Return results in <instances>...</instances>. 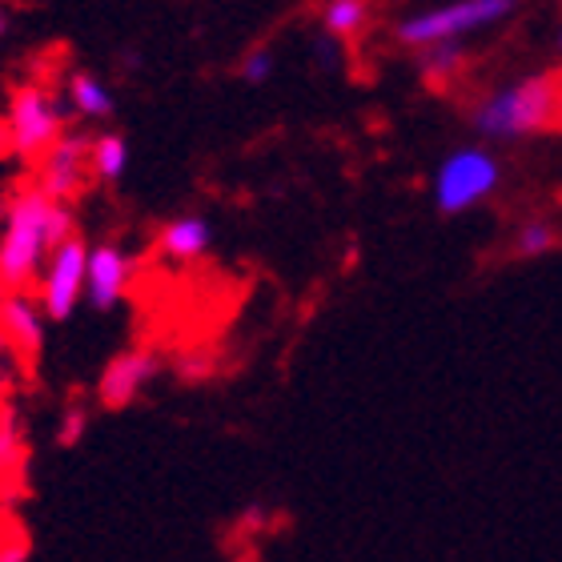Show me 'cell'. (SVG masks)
Here are the masks:
<instances>
[{"label": "cell", "mask_w": 562, "mask_h": 562, "mask_svg": "<svg viewBox=\"0 0 562 562\" xmlns=\"http://www.w3.org/2000/svg\"><path fill=\"white\" fill-rule=\"evenodd\" d=\"M4 33H9V12L0 9V36H4Z\"/></svg>", "instance_id": "cb8c5ba5"}, {"label": "cell", "mask_w": 562, "mask_h": 562, "mask_svg": "<svg viewBox=\"0 0 562 562\" xmlns=\"http://www.w3.org/2000/svg\"><path fill=\"white\" fill-rule=\"evenodd\" d=\"M554 246H559V229L551 222H542V217H530V222L518 225L510 249H515V258H547Z\"/></svg>", "instance_id": "2e32d148"}, {"label": "cell", "mask_w": 562, "mask_h": 562, "mask_svg": "<svg viewBox=\"0 0 562 562\" xmlns=\"http://www.w3.org/2000/svg\"><path fill=\"white\" fill-rule=\"evenodd\" d=\"M161 370H165V358H161V350H153V346L121 350L117 358L101 370V378H97V398H101L105 411H125V406H133V402L140 398V390L149 386Z\"/></svg>", "instance_id": "52a82bcc"}, {"label": "cell", "mask_w": 562, "mask_h": 562, "mask_svg": "<svg viewBox=\"0 0 562 562\" xmlns=\"http://www.w3.org/2000/svg\"><path fill=\"white\" fill-rule=\"evenodd\" d=\"M153 249L165 261H198L213 249V225L205 217H198V213L169 217L153 237Z\"/></svg>", "instance_id": "8fae6325"}, {"label": "cell", "mask_w": 562, "mask_h": 562, "mask_svg": "<svg viewBox=\"0 0 562 562\" xmlns=\"http://www.w3.org/2000/svg\"><path fill=\"white\" fill-rule=\"evenodd\" d=\"M89 169L101 186H113L125 177L130 169V140L121 137V133H97L93 137V157H89Z\"/></svg>", "instance_id": "4fadbf2b"}, {"label": "cell", "mask_w": 562, "mask_h": 562, "mask_svg": "<svg viewBox=\"0 0 562 562\" xmlns=\"http://www.w3.org/2000/svg\"><path fill=\"white\" fill-rule=\"evenodd\" d=\"M85 281H89V246L81 234H72L69 241H60L48 254L45 278H41V305H45L48 322H69L77 314Z\"/></svg>", "instance_id": "8992f818"}, {"label": "cell", "mask_w": 562, "mask_h": 562, "mask_svg": "<svg viewBox=\"0 0 562 562\" xmlns=\"http://www.w3.org/2000/svg\"><path fill=\"white\" fill-rule=\"evenodd\" d=\"M0 510H4V498H0Z\"/></svg>", "instance_id": "484cf974"}, {"label": "cell", "mask_w": 562, "mask_h": 562, "mask_svg": "<svg viewBox=\"0 0 562 562\" xmlns=\"http://www.w3.org/2000/svg\"><path fill=\"white\" fill-rule=\"evenodd\" d=\"M69 105L81 113L85 121H105L113 117V93L105 89V81H97L93 72H72L69 77Z\"/></svg>", "instance_id": "7c38bea8"}, {"label": "cell", "mask_w": 562, "mask_h": 562, "mask_svg": "<svg viewBox=\"0 0 562 562\" xmlns=\"http://www.w3.org/2000/svg\"><path fill=\"white\" fill-rule=\"evenodd\" d=\"M554 125H562V81H559V121Z\"/></svg>", "instance_id": "d4e9b609"}, {"label": "cell", "mask_w": 562, "mask_h": 562, "mask_svg": "<svg viewBox=\"0 0 562 562\" xmlns=\"http://www.w3.org/2000/svg\"><path fill=\"white\" fill-rule=\"evenodd\" d=\"M559 45H562V36H559Z\"/></svg>", "instance_id": "4316f807"}, {"label": "cell", "mask_w": 562, "mask_h": 562, "mask_svg": "<svg viewBox=\"0 0 562 562\" xmlns=\"http://www.w3.org/2000/svg\"><path fill=\"white\" fill-rule=\"evenodd\" d=\"M559 121V77L539 72L491 93L474 109V130L491 140H518Z\"/></svg>", "instance_id": "7a4b0ae2"}, {"label": "cell", "mask_w": 562, "mask_h": 562, "mask_svg": "<svg viewBox=\"0 0 562 562\" xmlns=\"http://www.w3.org/2000/svg\"><path fill=\"white\" fill-rule=\"evenodd\" d=\"M366 24V0H329L326 4V33L353 36Z\"/></svg>", "instance_id": "ac0fdd59"}, {"label": "cell", "mask_w": 562, "mask_h": 562, "mask_svg": "<svg viewBox=\"0 0 562 562\" xmlns=\"http://www.w3.org/2000/svg\"><path fill=\"white\" fill-rule=\"evenodd\" d=\"M29 458V430H24L21 411L12 402H0V479L9 470H21Z\"/></svg>", "instance_id": "5bb4252c"}, {"label": "cell", "mask_w": 562, "mask_h": 562, "mask_svg": "<svg viewBox=\"0 0 562 562\" xmlns=\"http://www.w3.org/2000/svg\"><path fill=\"white\" fill-rule=\"evenodd\" d=\"M314 57L322 69H338V41H334V33H326L322 41L314 45Z\"/></svg>", "instance_id": "7402d4cb"}, {"label": "cell", "mask_w": 562, "mask_h": 562, "mask_svg": "<svg viewBox=\"0 0 562 562\" xmlns=\"http://www.w3.org/2000/svg\"><path fill=\"white\" fill-rule=\"evenodd\" d=\"M515 12V0H450L442 9H426L418 16H406L398 24V41L414 48L438 45V41H458L467 33H479L486 24H498Z\"/></svg>", "instance_id": "5b68a950"}, {"label": "cell", "mask_w": 562, "mask_h": 562, "mask_svg": "<svg viewBox=\"0 0 562 562\" xmlns=\"http://www.w3.org/2000/svg\"><path fill=\"white\" fill-rule=\"evenodd\" d=\"M418 65H422V72L426 77H450V72H458L462 69V45L458 41H438V45H426L422 48V57H418Z\"/></svg>", "instance_id": "e0dca14e"}, {"label": "cell", "mask_w": 562, "mask_h": 562, "mask_svg": "<svg viewBox=\"0 0 562 562\" xmlns=\"http://www.w3.org/2000/svg\"><path fill=\"white\" fill-rule=\"evenodd\" d=\"M213 374H217V350H210V346H189L173 358V378L181 386H201Z\"/></svg>", "instance_id": "9a60e30c"}, {"label": "cell", "mask_w": 562, "mask_h": 562, "mask_svg": "<svg viewBox=\"0 0 562 562\" xmlns=\"http://www.w3.org/2000/svg\"><path fill=\"white\" fill-rule=\"evenodd\" d=\"M133 273H137V261L117 246V241H101V246L89 249V281H85V297L97 314H113L125 293L133 285Z\"/></svg>", "instance_id": "30bf717a"}, {"label": "cell", "mask_w": 562, "mask_h": 562, "mask_svg": "<svg viewBox=\"0 0 562 562\" xmlns=\"http://www.w3.org/2000/svg\"><path fill=\"white\" fill-rule=\"evenodd\" d=\"M273 77V53L270 48H254L241 60V81L246 85H266Z\"/></svg>", "instance_id": "ffe728a7"}, {"label": "cell", "mask_w": 562, "mask_h": 562, "mask_svg": "<svg viewBox=\"0 0 562 562\" xmlns=\"http://www.w3.org/2000/svg\"><path fill=\"white\" fill-rule=\"evenodd\" d=\"M9 394V353L0 350V398Z\"/></svg>", "instance_id": "603a6c76"}, {"label": "cell", "mask_w": 562, "mask_h": 562, "mask_svg": "<svg viewBox=\"0 0 562 562\" xmlns=\"http://www.w3.org/2000/svg\"><path fill=\"white\" fill-rule=\"evenodd\" d=\"M89 157H93V137H85V133H65V137H60L57 145L41 157L36 186L45 189L48 198L69 201L72 205V201L81 198L85 181L93 177Z\"/></svg>", "instance_id": "ba28073f"}, {"label": "cell", "mask_w": 562, "mask_h": 562, "mask_svg": "<svg viewBox=\"0 0 562 562\" xmlns=\"http://www.w3.org/2000/svg\"><path fill=\"white\" fill-rule=\"evenodd\" d=\"M503 186V165L494 157L491 149H482V145H462L438 165V173H434V205L438 213H467L474 205L498 193Z\"/></svg>", "instance_id": "277c9868"}, {"label": "cell", "mask_w": 562, "mask_h": 562, "mask_svg": "<svg viewBox=\"0 0 562 562\" xmlns=\"http://www.w3.org/2000/svg\"><path fill=\"white\" fill-rule=\"evenodd\" d=\"M29 554H33V539L24 530L0 535V562H29Z\"/></svg>", "instance_id": "44dd1931"}, {"label": "cell", "mask_w": 562, "mask_h": 562, "mask_svg": "<svg viewBox=\"0 0 562 562\" xmlns=\"http://www.w3.org/2000/svg\"><path fill=\"white\" fill-rule=\"evenodd\" d=\"M48 198L45 189L16 186L0 205V293H24L41 273L48 246Z\"/></svg>", "instance_id": "6da1fadb"}, {"label": "cell", "mask_w": 562, "mask_h": 562, "mask_svg": "<svg viewBox=\"0 0 562 562\" xmlns=\"http://www.w3.org/2000/svg\"><path fill=\"white\" fill-rule=\"evenodd\" d=\"M65 117H69V101H60L41 85H16L9 97V117H4L9 153L21 161H41L65 137Z\"/></svg>", "instance_id": "3957f363"}, {"label": "cell", "mask_w": 562, "mask_h": 562, "mask_svg": "<svg viewBox=\"0 0 562 562\" xmlns=\"http://www.w3.org/2000/svg\"><path fill=\"white\" fill-rule=\"evenodd\" d=\"M45 305H36L29 293H0V341L24 370H36L45 350Z\"/></svg>", "instance_id": "9c48e42d"}, {"label": "cell", "mask_w": 562, "mask_h": 562, "mask_svg": "<svg viewBox=\"0 0 562 562\" xmlns=\"http://www.w3.org/2000/svg\"><path fill=\"white\" fill-rule=\"evenodd\" d=\"M85 430H89V411H85V406H69V414H65L57 426V446L72 450V446L85 438Z\"/></svg>", "instance_id": "d6986e66"}]
</instances>
